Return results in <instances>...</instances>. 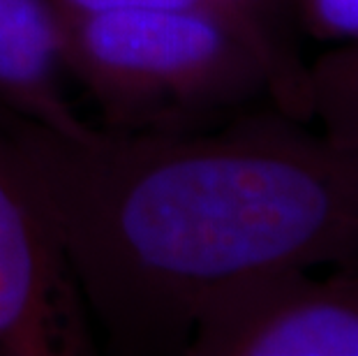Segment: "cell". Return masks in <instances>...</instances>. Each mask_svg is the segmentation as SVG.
<instances>
[{"mask_svg": "<svg viewBox=\"0 0 358 356\" xmlns=\"http://www.w3.org/2000/svg\"><path fill=\"white\" fill-rule=\"evenodd\" d=\"M310 120L340 148H358V42H345L308 65Z\"/></svg>", "mask_w": 358, "mask_h": 356, "instance_id": "obj_6", "label": "cell"}, {"mask_svg": "<svg viewBox=\"0 0 358 356\" xmlns=\"http://www.w3.org/2000/svg\"><path fill=\"white\" fill-rule=\"evenodd\" d=\"M345 269H358V262L354 264V266H345Z\"/></svg>", "mask_w": 358, "mask_h": 356, "instance_id": "obj_9", "label": "cell"}, {"mask_svg": "<svg viewBox=\"0 0 358 356\" xmlns=\"http://www.w3.org/2000/svg\"><path fill=\"white\" fill-rule=\"evenodd\" d=\"M58 17L51 0H0V109L63 134L90 123L67 95Z\"/></svg>", "mask_w": 358, "mask_h": 356, "instance_id": "obj_5", "label": "cell"}, {"mask_svg": "<svg viewBox=\"0 0 358 356\" xmlns=\"http://www.w3.org/2000/svg\"><path fill=\"white\" fill-rule=\"evenodd\" d=\"M301 5L315 35L358 42V0H301Z\"/></svg>", "mask_w": 358, "mask_h": 356, "instance_id": "obj_7", "label": "cell"}, {"mask_svg": "<svg viewBox=\"0 0 358 356\" xmlns=\"http://www.w3.org/2000/svg\"><path fill=\"white\" fill-rule=\"evenodd\" d=\"M5 123L116 354H182L203 303L241 280L358 262V148L278 109L180 134Z\"/></svg>", "mask_w": 358, "mask_h": 356, "instance_id": "obj_1", "label": "cell"}, {"mask_svg": "<svg viewBox=\"0 0 358 356\" xmlns=\"http://www.w3.org/2000/svg\"><path fill=\"white\" fill-rule=\"evenodd\" d=\"M56 17L65 72L86 90L104 130H208L271 97L264 60L208 12L136 7Z\"/></svg>", "mask_w": 358, "mask_h": 356, "instance_id": "obj_2", "label": "cell"}, {"mask_svg": "<svg viewBox=\"0 0 358 356\" xmlns=\"http://www.w3.org/2000/svg\"><path fill=\"white\" fill-rule=\"evenodd\" d=\"M282 269L203 303L182 356H358V269Z\"/></svg>", "mask_w": 358, "mask_h": 356, "instance_id": "obj_3", "label": "cell"}, {"mask_svg": "<svg viewBox=\"0 0 358 356\" xmlns=\"http://www.w3.org/2000/svg\"><path fill=\"white\" fill-rule=\"evenodd\" d=\"M56 10L65 12H104V10H136V7H162V10H201L206 0H51Z\"/></svg>", "mask_w": 358, "mask_h": 356, "instance_id": "obj_8", "label": "cell"}, {"mask_svg": "<svg viewBox=\"0 0 358 356\" xmlns=\"http://www.w3.org/2000/svg\"><path fill=\"white\" fill-rule=\"evenodd\" d=\"M93 345V322L0 109V356H79Z\"/></svg>", "mask_w": 358, "mask_h": 356, "instance_id": "obj_4", "label": "cell"}]
</instances>
